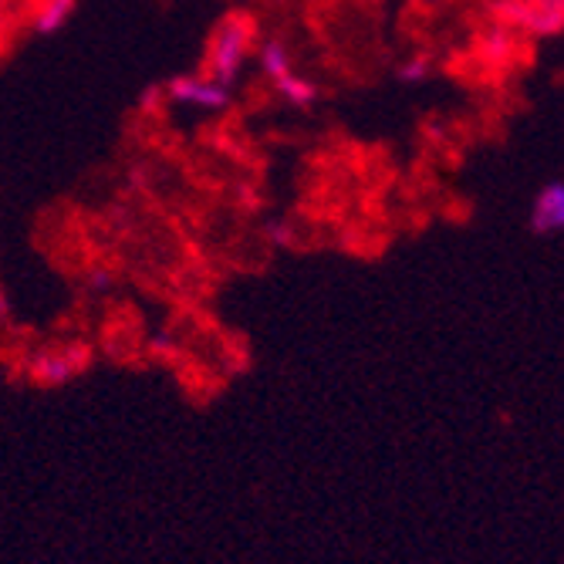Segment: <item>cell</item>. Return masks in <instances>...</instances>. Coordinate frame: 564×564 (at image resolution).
<instances>
[{"instance_id": "obj_4", "label": "cell", "mask_w": 564, "mask_h": 564, "mask_svg": "<svg viewBox=\"0 0 564 564\" xmlns=\"http://www.w3.org/2000/svg\"><path fill=\"white\" fill-rule=\"evenodd\" d=\"M514 18L524 31L554 37L564 31V0H518Z\"/></svg>"}, {"instance_id": "obj_5", "label": "cell", "mask_w": 564, "mask_h": 564, "mask_svg": "<svg viewBox=\"0 0 564 564\" xmlns=\"http://www.w3.org/2000/svg\"><path fill=\"white\" fill-rule=\"evenodd\" d=\"M82 348H75L72 355L68 351H41L37 358H34V366H31V372H34V379L41 382V386H62V382H68L75 372H78V355Z\"/></svg>"}, {"instance_id": "obj_11", "label": "cell", "mask_w": 564, "mask_h": 564, "mask_svg": "<svg viewBox=\"0 0 564 564\" xmlns=\"http://www.w3.org/2000/svg\"><path fill=\"white\" fill-rule=\"evenodd\" d=\"M109 284V278H106V271H98V278H95V288H106Z\"/></svg>"}, {"instance_id": "obj_10", "label": "cell", "mask_w": 564, "mask_h": 564, "mask_svg": "<svg viewBox=\"0 0 564 564\" xmlns=\"http://www.w3.org/2000/svg\"><path fill=\"white\" fill-rule=\"evenodd\" d=\"M4 315H8V294L0 291V318H4Z\"/></svg>"}, {"instance_id": "obj_7", "label": "cell", "mask_w": 564, "mask_h": 564, "mask_svg": "<svg viewBox=\"0 0 564 564\" xmlns=\"http://www.w3.org/2000/svg\"><path fill=\"white\" fill-rule=\"evenodd\" d=\"M274 88L281 91V98H288L291 106H297V109H312L315 101H318V85L307 78V75H297V72L278 78Z\"/></svg>"}, {"instance_id": "obj_8", "label": "cell", "mask_w": 564, "mask_h": 564, "mask_svg": "<svg viewBox=\"0 0 564 564\" xmlns=\"http://www.w3.org/2000/svg\"><path fill=\"white\" fill-rule=\"evenodd\" d=\"M75 11V0H44L34 11V31L37 34H55Z\"/></svg>"}, {"instance_id": "obj_1", "label": "cell", "mask_w": 564, "mask_h": 564, "mask_svg": "<svg viewBox=\"0 0 564 564\" xmlns=\"http://www.w3.org/2000/svg\"><path fill=\"white\" fill-rule=\"evenodd\" d=\"M250 58V21L243 18H227L207 51V65H210V78L234 88L243 65Z\"/></svg>"}, {"instance_id": "obj_3", "label": "cell", "mask_w": 564, "mask_h": 564, "mask_svg": "<svg viewBox=\"0 0 564 564\" xmlns=\"http://www.w3.org/2000/svg\"><path fill=\"white\" fill-rule=\"evenodd\" d=\"M531 230L541 237L564 234V180H551L531 203Z\"/></svg>"}, {"instance_id": "obj_9", "label": "cell", "mask_w": 564, "mask_h": 564, "mask_svg": "<svg viewBox=\"0 0 564 564\" xmlns=\"http://www.w3.org/2000/svg\"><path fill=\"white\" fill-rule=\"evenodd\" d=\"M430 75H433L430 55H413V58H405V62L399 65V72H395V78H399L402 85H423Z\"/></svg>"}, {"instance_id": "obj_2", "label": "cell", "mask_w": 564, "mask_h": 564, "mask_svg": "<svg viewBox=\"0 0 564 564\" xmlns=\"http://www.w3.org/2000/svg\"><path fill=\"white\" fill-rule=\"evenodd\" d=\"M170 98L176 106H193L207 116H220L230 109V88L214 82V78H196V75H180L170 82Z\"/></svg>"}, {"instance_id": "obj_6", "label": "cell", "mask_w": 564, "mask_h": 564, "mask_svg": "<svg viewBox=\"0 0 564 564\" xmlns=\"http://www.w3.org/2000/svg\"><path fill=\"white\" fill-rule=\"evenodd\" d=\"M258 65H261V72H264L271 82H278V78H284V75H291V72H294L291 47H288L281 37H268V41L258 47Z\"/></svg>"}]
</instances>
